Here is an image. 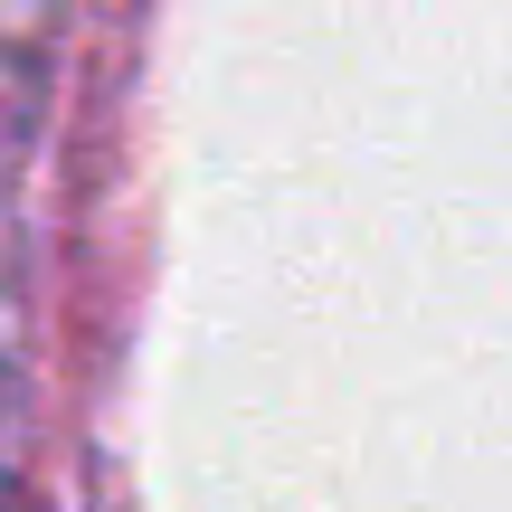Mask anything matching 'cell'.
Segmentation results:
<instances>
[{"label":"cell","mask_w":512,"mask_h":512,"mask_svg":"<svg viewBox=\"0 0 512 512\" xmlns=\"http://www.w3.org/2000/svg\"><path fill=\"white\" fill-rule=\"evenodd\" d=\"M0 512H19V494H10V484H0Z\"/></svg>","instance_id":"cell-1"}]
</instances>
